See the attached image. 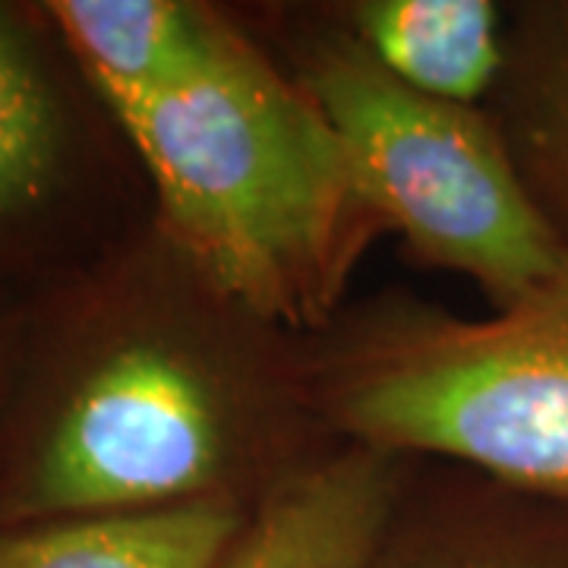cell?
I'll return each instance as SVG.
<instances>
[{"label":"cell","instance_id":"6da1fadb","mask_svg":"<svg viewBox=\"0 0 568 568\" xmlns=\"http://www.w3.org/2000/svg\"><path fill=\"white\" fill-rule=\"evenodd\" d=\"M0 465V525L268 503L342 443L301 338L212 282L152 219L51 313Z\"/></svg>","mask_w":568,"mask_h":568},{"label":"cell","instance_id":"7a4b0ae2","mask_svg":"<svg viewBox=\"0 0 568 568\" xmlns=\"http://www.w3.org/2000/svg\"><path fill=\"white\" fill-rule=\"evenodd\" d=\"M111 118L149 174L155 224L231 297L294 335L351 301L386 224L320 104L250 22L203 80Z\"/></svg>","mask_w":568,"mask_h":568},{"label":"cell","instance_id":"3957f363","mask_svg":"<svg viewBox=\"0 0 568 568\" xmlns=\"http://www.w3.org/2000/svg\"><path fill=\"white\" fill-rule=\"evenodd\" d=\"M301 354L342 446L467 467L568 511V263L489 316L407 291L347 301Z\"/></svg>","mask_w":568,"mask_h":568},{"label":"cell","instance_id":"277c9868","mask_svg":"<svg viewBox=\"0 0 568 568\" xmlns=\"http://www.w3.org/2000/svg\"><path fill=\"white\" fill-rule=\"evenodd\" d=\"M244 17L320 104L369 205L420 268L465 278L503 310L568 263L484 108L410 89L320 3Z\"/></svg>","mask_w":568,"mask_h":568},{"label":"cell","instance_id":"5b68a950","mask_svg":"<svg viewBox=\"0 0 568 568\" xmlns=\"http://www.w3.org/2000/svg\"><path fill=\"white\" fill-rule=\"evenodd\" d=\"M361 568H568V511L477 470L410 458Z\"/></svg>","mask_w":568,"mask_h":568},{"label":"cell","instance_id":"8992f818","mask_svg":"<svg viewBox=\"0 0 568 568\" xmlns=\"http://www.w3.org/2000/svg\"><path fill=\"white\" fill-rule=\"evenodd\" d=\"M44 10L111 114L200 82L246 36L244 13L203 0H51Z\"/></svg>","mask_w":568,"mask_h":568},{"label":"cell","instance_id":"52a82bcc","mask_svg":"<svg viewBox=\"0 0 568 568\" xmlns=\"http://www.w3.org/2000/svg\"><path fill=\"white\" fill-rule=\"evenodd\" d=\"M410 458L345 446L246 518L215 568H361Z\"/></svg>","mask_w":568,"mask_h":568},{"label":"cell","instance_id":"ba28073f","mask_svg":"<svg viewBox=\"0 0 568 568\" xmlns=\"http://www.w3.org/2000/svg\"><path fill=\"white\" fill-rule=\"evenodd\" d=\"M484 111L568 256V0L506 3L503 70Z\"/></svg>","mask_w":568,"mask_h":568},{"label":"cell","instance_id":"9c48e42d","mask_svg":"<svg viewBox=\"0 0 568 568\" xmlns=\"http://www.w3.org/2000/svg\"><path fill=\"white\" fill-rule=\"evenodd\" d=\"M328 20L392 77L455 104L484 108L503 70L506 3L496 0H325Z\"/></svg>","mask_w":568,"mask_h":568},{"label":"cell","instance_id":"30bf717a","mask_svg":"<svg viewBox=\"0 0 568 568\" xmlns=\"http://www.w3.org/2000/svg\"><path fill=\"white\" fill-rule=\"evenodd\" d=\"M253 511L178 506L0 530V568H215Z\"/></svg>","mask_w":568,"mask_h":568},{"label":"cell","instance_id":"8fae6325","mask_svg":"<svg viewBox=\"0 0 568 568\" xmlns=\"http://www.w3.org/2000/svg\"><path fill=\"white\" fill-rule=\"evenodd\" d=\"M70 145L67 102L39 41L0 10V222L54 203Z\"/></svg>","mask_w":568,"mask_h":568}]
</instances>
